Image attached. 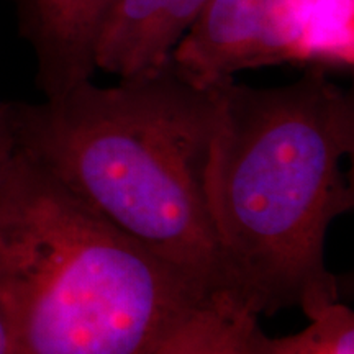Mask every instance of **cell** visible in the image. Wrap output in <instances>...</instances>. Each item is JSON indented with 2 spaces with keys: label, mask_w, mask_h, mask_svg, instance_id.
<instances>
[{
  "label": "cell",
  "mask_w": 354,
  "mask_h": 354,
  "mask_svg": "<svg viewBox=\"0 0 354 354\" xmlns=\"http://www.w3.org/2000/svg\"><path fill=\"white\" fill-rule=\"evenodd\" d=\"M0 354H20L2 315H0Z\"/></svg>",
  "instance_id": "8fae6325"
},
{
  "label": "cell",
  "mask_w": 354,
  "mask_h": 354,
  "mask_svg": "<svg viewBox=\"0 0 354 354\" xmlns=\"http://www.w3.org/2000/svg\"><path fill=\"white\" fill-rule=\"evenodd\" d=\"M215 122V87L171 59L112 87L15 102L20 153L203 290L238 297L205 196Z\"/></svg>",
  "instance_id": "7a4b0ae2"
},
{
  "label": "cell",
  "mask_w": 354,
  "mask_h": 354,
  "mask_svg": "<svg viewBox=\"0 0 354 354\" xmlns=\"http://www.w3.org/2000/svg\"><path fill=\"white\" fill-rule=\"evenodd\" d=\"M209 2L117 0L97 43V69L125 79L161 68Z\"/></svg>",
  "instance_id": "8992f818"
},
{
  "label": "cell",
  "mask_w": 354,
  "mask_h": 354,
  "mask_svg": "<svg viewBox=\"0 0 354 354\" xmlns=\"http://www.w3.org/2000/svg\"><path fill=\"white\" fill-rule=\"evenodd\" d=\"M17 153L15 102L0 100V179Z\"/></svg>",
  "instance_id": "30bf717a"
},
{
  "label": "cell",
  "mask_w": 354,
  "mask_h": 354,
  "mask_svg": "<svg viewBox=\"0 0 354 354\" xmlns=\"http://www.w3.org/2000/svg\"><path fill=\"white\" fill-rule=\"evenodd\" d=\"M254 323L258 313L236 295L220 292L180 323L153 354H245Z\"/></svg>",
  "instance_id": "52a82bcc"
},
{
  "label": "cell",
  "mask_w": 354,
  "mask_h": 354,
  "mask_svg": "<svg viewBox=\"0 0 354 354\" xmlns=\"http://www.w3.org/2000/svg\"><path fill=\"white\" fill-rule=\"evenodd\" d=\"M117 0H12L21 38L37 61L44 99L92 81L100 33Z\"/></svg>",
  "instance_id": "5b68a950"
},
{
  "label": "cell",
  "mask_w": 354,
  "mask_h": 354,
  "mask_svg": "<svg viewBox=\"0 0 354 354\" xmlns=\"http://www.w3.org/2000/svg\"><path fill=\"white\" fill-rule=\"evenodd\" d=\"M207 205L238 297L253 312L338 302L326 269L331 221L354 205L342 159L354 148V97L326 69L295 82L214 86Z\"/></svg>",
  "instance_id": "6da1fadb"
},
{
  "label": "cell",
  "mask_w": 354,
  "mask_h": 354,
  "mask_svg": "<svg viewBox=\"0 0 354 354\" xmlns=\"http://www.w3.org/2000/svg\"><path fill=\"white\" fill-rule=\"evenodd\" d=\"M245 354H354V313L348 305L328 304L310 317L307 328L281 338H271L254 323Z\"/></svg>",
  "instance_id": "ba28073f"
},
{
  "label": "cell",
  "mask_w": 354,
  "mask_h": 354,
  "mask_svg": "<svg viewBox=\"0 0 354 354\" xmlns=\"http://www.w3.org/2000/svg\"><path fill=\"white\" fill-rule=\"evenodd\" d=\"M297 63H353V0H315L300 39Z\"/></svg>",
  "instance_id": "9c48e42d"
},
{
  "label": "cell",
  "mask_w": 354,
  "mask_h": 354,
  "mask_svg": "<svg viewBox=\"0 0 354 354\" xmlns=\"http://www.w3.org/2000/svg\"><path fill=\"white\" fill-rule=\"evenodd\" d=\"M315 0H210L171 61L190 81L214 87L238 73L297 63Z\"/></svg>",
  "instance_id": "277c9868"
},
{
  "label": "cell",
  "mask_w": 354,
  "mask_h": 354,
  "mask_svg": "<svg viewBox=\"0 0 354 354\" xmlns=\"http://www.w3.org/2000/svg\"><path fill=\"white\" fill-rule=\"evenodd\" d=\"M212 295L17 148L0 179V315L20 354H153Z\"/></svg>",
  "instance_id": "3957f363"
}]
</instances>
